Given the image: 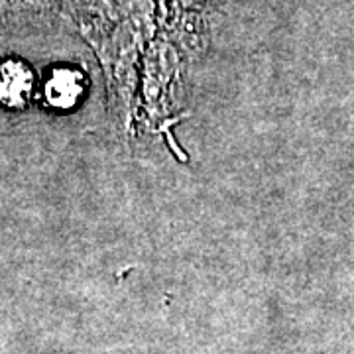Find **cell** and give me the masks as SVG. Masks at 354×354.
Masks as SVG:
<instances>
[{
	"mask_svg": "<svg viewBox=\"0 0 354 354\" xmlns=\"http://www.w3.org/2000/svg\"><path fill=\"white\" fill-rule=\"evenodd\" d=\"M34 87L30 67L20 59H6L0 65V101L8 106H22Z\"/></svg>",
	"mask_w": 354,
	"mask_h": 354,
	"instance_id": "obj_1",
	"label": "cell"
},
{
	"mask_svg": "<svg viewBox=\"0 0 354 354\" xmlns=\"http://www.w3.org/2000/svg\"><path fill=\"white\" fill-rule=\"evenodd\" d=\"M83 91L81 85V75L75 69L69 67H59L55 69L46 83V99L53 106H71L75 104L79 95Z\"/></svg>",
	"mask_w": 354,
	"mask_h": 354,
	"instance_id": "obj_2",
	"label": "cell"
}]
</instances>
